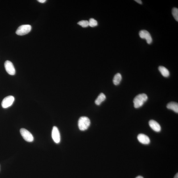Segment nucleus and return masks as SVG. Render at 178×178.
<instances>
[{
	"label": "nucleus",
	"mask_w": 178,
	"mask_h": 178,
	"mask_svg": "<svg viewBox=\"0 0 178 178\" xmlns=\"http://www.w3.org/2000/svg\"><path fill=\"white\" fill-rule=\"evenodd\" d=\"M148 99V97L145 94H141L137 95L133 100L134 107L136 108L141 107Z\"/></svg>",
	"instance_id": "nucleus-1"
},
{
	"label": "nucleus",
	"mask_w": 178,
	"mask_h": 178,
	"mask_svg": "<svg viewBox=\"0 0 178 178\" xmlns=\"http://www.w3.org/2000/svg\"><path fill=\"white\" fill-rule=\"evenodd\" d=\"M91 121L87 117L82 116L79 118L78 125L79 129L81 131H84L86 130L90 126Z\"/></svg>",
	"instance_id": "nucleus-2"
},
{
	"label": "nucleus",
	"mask_w": 178,
	"mask_h": 178,
	"mask_svg": "<svg viewBox=\"0 0 178 178\" xmlns=\"http://www.w3.org/2000/svg\"><path fill=\"white\" fill-rule=\"evenodd\" d=\"M31 29L30 25H22L19 27L16 31V33L17 34L20 36L26 35L30 32Z\"/></svg>",
	"instance_id": "nucleus-3"
},
{
	"label": "nucleus",
	"mask_w": 178,
	"mask_h": 178,
	"mask_svg": "<svg viewBox=\"0 0 178 178\" xmlns=\"http://www.w3.org/2000/svg\"><path fill=\"white\" fill-rule=\"evenodd\" d=\"M20 131L21 135L25 141L29 142L33 141L34 138L30 132L24 128L21 129Z\"/></svg>",
	"instance_id": "nucleus-4"
},
{
	"label": "nucleus",
	"mask_w": 178,
	"mask_h": 178,
	"mask_svg": "<svg viewBox=\"0 0 178 178\" xmlns=\"http://www.w3.org/2000/svg\"><path fill=\"white\" fill-rule=\"evenodd\" d=\"M139 36L142 39H145L149 44L152 43V39L150 33L146 30H141L139 33Z\"/></svg>",
	"instance_id": "nucleus-5"
},
{
	"label": "nucleus",
	"mask_w": 178,
	"mask_h": 178,
	"mask_svg": "<svg viewBox=\"0 0 178 178\" xmlns=\"http://www.w3.org/2000/svg\"><path fill=\"white\" fill-rule=\"evenodd\" d=\"M15 100L13 96H9L6 97L3 99L1 105L4 108H6L11 106Z\"/></svg>",
	"instance_id": "nucleus-6"
},
{
	"label": "nucleus",
	"mask_w": 178,
	"mask_h": 178,
	"mask_svg": "<svg viewBox=\"0 0 178 178\" xmlns=\"http://www.w3.org/2000/svg\"><path fill=\"white\" fill-rule=\"evenodd\" d=\"M5 66L6 72L8 74L14 75L15 74V68L12 63L9 60H7L5 62Z\"/></svg>",
	"instance_id": "nucleus-7"
},
{
	"label": "nucleus",
	"mask_w": 178,
	"mask_h": 178,
	"mask_svg": "<svg viewBox=\"0 0 178 178\" xmlns=\"http://www.w3.org/2000/svg\"><path fill=\"white\" fill-rule=\"evenodd\" d=\"M52 136L53 141L56 144L59 143L60 141V136L58 128L54 126L52 130Z\"/></svg>",
	"instance_id": "nucleus-8"
},
{
	"label": "nucleus",
	"mask_w": 178,
	"mask_h": 178,
	"mask_svg": "<svg viewBox=\"0 0 178 178\" xmlns=\"http://www.w3.org/2000/svg\"><path fill=\"white\" fill-rule=\"evenodd\" d=\"M137 139L140 143L142 144H148L150 143V138L144 134H139L138 136Z\"/></svg>",
	"instance_id": "nucleus-9"
},
{
	"label": "nucleus",
	"mask_w": 178,
	"mask_h": 178,
	"mask_svg": "<svg viewBox=\"0 0 178 178\" xmlns=\"http://www.w3.org/2000/svg\"><path fill=\"white\" fill-rule=\"evenodd\" d=\"M150 127L154 131L156 132H159L161 130L160 125L156 121L153 120L150 121L149 122Z\"/></svg>",
	"instance_id": "nucleus-10"
},
{
	"label": "nucleus",
	"mask_w": 178,
	"mask_h": 178,
	"mask_svg": "<svg viewBox=\"0 0 178 178\" xmlns=\"http://www.w3.org/2000/svg\"><path fill=\"white\" fill-rule=\"evenodd\" d=\"M167 107L169 109L172 110L176 113H178V104L175 102H171L167 104Z\"/></svg>",
	"instance_id": "nucleus-11"
},
{
	"label": "nucleus",
	"mask_w": 178,
	"mask_h": 178,
	"mask_svg": "<svg viewBox=\"0 0 178 178\" xmlns=\"http://www.w3.org/2000/svg\"><path fill=\"white\" fill-rule=\"evenodd\" d=\"M106 99V97L105 95L103 93H100L98 96L97 99L95 101V103L97 105H99L103 102Z\"/></svg>",
	"instance_id": "nucleus-12"
},
{
	"label": "nucleus",
	"mask_w": 178,
	"mask_h": 178,
	"mask_svg": "<svg viewBox=\"0 0 178 178\" xmlns=\"http://www.w3.org/2000/svg\"><path fill=\"white\" fill-rule=\"evenodd\" d=\"M158 69L163 76L165 77H167L169 76V71L165 67L163 66H160L159 67Z\"/></svg>",
	"instance_id": "nucleus-13"
},
{
	"label": "nucleus",
	"mask_w": 178,
	"mask_h": 178,
	"mask_svg": "<svg viewBox=\"0 0 178 178\" xmlns=\"http://www.w3.org/2000/svg\"><path fill=\"white\" fill-rule=\"evenodd\" d=\"M122 79V76L120 73H117L114 77L113 82L115 85H118L120 83Z\"/></svg>",
	"instance_id": "nucleus-14"
},
{
	"label": "nucleus",
	"mask_w": 178,
	"mask_h": 178,
	"mask_svg": "<svg viewBox=\"0 0 178 178\" xmlns=\"http://www.w3.org/2000/svg\"><path fill=\"white\" fill-rule=\"evenodd\" d=\"M89 22V26L91 27H94L97 26V22L93 18L90 19Z\"/></svg>",
	"instance_id": "nucleus-15"
},
{
	"label": "nucleus",
	"mask_w": 178,
	"mask_h": 178,
	"mask_svg": "<svg viewBox=\"0 0 178 178\" xmlns=\"http://www.w3.org/2000/svg\"><path fill=\"white\" fill-rule=\"evenodd\" d=\"M172 13L174 18L178 21V9L177 8H173L172 9Z\"/></svg>",
	"instance_id": "nucleus-16"
},
{
	"label": "nucleus",
	"mask_w": 178,
	"mask_h": 178,
	"mask_svg": "<svg viewBox=\"0 0 178 178\" xmlns=\"http://www.w3.org/2000/svg\"><path fill=\"white\" fill-rule=\"evenodd\" d=\"M77 24L83 28H87V27L89 26V21L86 20L81 21L77 23Z\"/></svg>",
	"instance_id": "nucleus-17"
},
{
	"label": "nucleus",
	"mask_w": 178,
	"mask_h": 178,
	"mask_svg": "<svg viewBox=\"0 0 178 178\" xmlns=\"http://www.w3.org/2000/svg\"><path fill=\"white\" fill-rule=\"evenodd\" d=\"M135 1L138 3L140 4V5H142V2L141 0H135Z\"/></svg>",
	"instance_id": "nucleus-18"
},
{
	"label": "nucleus",
	"mask_w": 178,
	"mask_h": 178,
	"mask_svg": "<svg viewBox=\"0 0 178 178\" xmlns=\"http://www.w3.org/2000/svg\"><path fill=\"white\" fill-rule=\"evenodd\" d=\"M38 1L39 2V3H45V2L46 1V0H38Z\"/></svg>",
	"instance_id": "nucleus-19"
},
{
	"label": "nucleus",
	"mask_w": 178,
	"mask_h": 178,
	"mask_svg": "<svg viewBox=\"0 0 178 178\" xmlns=\"http://www.w3.org/2000/svg\"><path fill=\"white\" fill-rule=\"evenodd\" d=\"M174 178H178V173H177L175 175V176Z\"/></svg>",
	"instance_id": "nucleus-20"
},
{
	"label": "nucleus",
	"mask_w": 178,
	"mask_h": 178,
	"mask_svg": "<svg viewBox=\"0 0 178 178\" xmlns=\"http://www.w3.org/2000/svg\"><path fill=\"white\" fill-rule=\"evenodd\" d=\"M136 178H144V177L141 176H139L137 177Z\"/></svg>",
	"instance_id": "nucleus-21"
}]
</instances>
